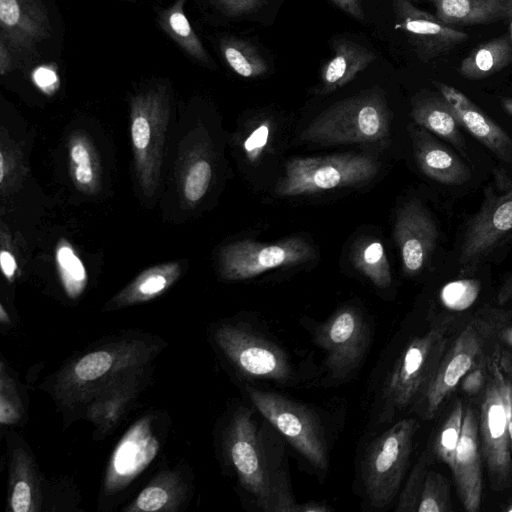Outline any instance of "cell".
I'll return each instance as SVG.
<instances>
[{"label":"cell","mask_w":512,"mask_h":512,"mask_svg":"<svg viewBox=\"0 0 512 512\" xmlns=\"http://www.w3.org/2000/svg\"><path fill=\"white\" fill-rule=\"evenodd\" d=\"M512 406V364L499 346L485 357V382L478 416L479 443L490 485H512L508 422Z\"/></svg>","instance_id":"6da1fadb"},{"label":"cell","mask_w":512,"mask_h":512,"mask_svg":"<svg viewBox=\"0 0 512 512\" xmlns=\"http://www.w3.org/2000/svg\"><path fill=\"white\" fill-rule=\"evenodd\" d=\"M251 409L236 415L228 453L238 478L259 509L267 512H297L284 468L268 455L264 437Z\"/></svg>","instance_id":"7a4b0ae2"},{"label":"cell","mask_w":512,"mask_h":512,"mask_svg":"<svg viewBox=\"0 0 512 512\" xmlns=\"http://www.w3.org/2000/svg\"><path fill=\"white\" fill-rule=\"evenodd\" d=\"M451 327L450 320L435 324L403 349L383 385L384 421L412 410L422 398L449 347Z\"/></svg>","instance_id":"3957f363"},{"label":"cell","mask_w":512,"mask_h":512,"mask_svg":"<svg viewBox=\"0 0 512 512\" xmlns=\"http://www.w3.org/2000/svg\"><path fill=\"white\" fill-rule=\"evenodd\" d=\"M391 114L378 87L331 105L315 117L300 140L321 145L373 143L389 135Z\"/></svg>","instance_id":"277c9868"},{"label":"cell","mask_w":512,"mask_h":512,"mask_svg":"<svg viewBox=\"0 0 512 512\" xmlns=\"http://www.w3.org/2000/svg\"><path fill=\"white\" fill-rule=\"evenodd\" d=\"M418 427L415 418H403L367 446L360 476L365 497L371 506L384 508L397 495L409 465Z\"/></svg>","instance_id":"5b68a950"},{"label":"cell","mask_w":512,"mask_h":512,"mask_svg":"<svg viewBox=\"0 0 512 512\" xmlns=\"http://www.w3.org/2000/svg\"><path fill=\"white\" fill-rule=\"evenodd\" d=\"M378 169V162L367 154L341 153L292 158L285 166L284 176L277 184L275 193L289 197L358 186L372 180Z\"/></svg>","instance_id":"8992f818"},{"label":"cell","mask_w":512,"mask_h":512,"mask_svg":"<svg viewBox=\"0 0 512 512\" xmlns=\"http://www.w3.org/2000/svg\"><path fill=\"white\" fill-rule=\"evenodd\" d=\"M255 409L301 454L315 469L326 471L328 448L319 415L307 405L283 395L247 388Z\"/></svg>","instance_id":"52a82bcc"},{"label":"cell","mask_w":512,"mask_h":512,"mask_svg":"<svg viewBox=\"0 0 512 512\" xmlns=\"http://www.w3.org/2000/svg\"><path fill=\"white\" fill-rule=\"evenodd\" d=\"M495 188H486L480 209L466 225L459 272L471 274L512 231V180L495 171Z\"/></svg>","instance_id":"ba28073f"},{"label":"cell","mask_w":512,"mask_h":512,"mask_svg":"<svg viewBox=\"0 0 512 512\" xmlns=\"http://www.w3.org/2000/svg\"><path fill=\"white\" fill-rule=\"evenodd\" d=\"M492 337L482 315L467 323L447 348L431 384L412 410L425 420L433 419L466 374L482 362Z\"/></svg>","instance_id":"9c48e42d"},{"label":"cell","mask_w":512,"mask_h":512,"mask_svg":"<svg viewBox=\"0 0 512 512\" xmlns=\"http://www.w3.org/2000/svg\"><path fill=\"white\" fill-rule=\"evenodd\" d=\"M313 337L325 353V366L330 376L344 380L363 362L370 346L371 330L359 310L345 306L318 325Z\"/></svg>","instance_id":"30bf717a"},{"label":"cell","mask_w":512,"mask_h":512,"mask_svg":"<svg viewBox=\"0 0 512 512\" xmlns=\"http://www.w3.org/2000/svg\"><path fill=\"white\" fill-rule=\"evenodd\" d=\"M313 256V248L301 237H290L275 243L242 240L222 251L221 263L223 274L228 279L244 280L271 269L307 262Z\"/></svg>","instance_id":"8fae6325"},{"label":"cell","mask_w":512,"mask_h":512,"mask_svg":"<svg viewBox=\"0 0 512 512\" xmlns=\"http://www.w3.org/2000/svg\"><path fill=\"white\" fill-rule=\"evenodd\" d=\"M223 341L237 368L248 378L283 384L292 380L293 366L287 353L252 328H229Z\"/></svg>","instance_id":"7c38bea8"},{"label":"cell","mask_w":512,"mask_h":512,"mask_svg":"<svg viewBox=\"0 0 512 512\" xmlns=\"http://www.w3.org/2000/svg\"><path fill=\"white\" fill-rule=\"evenodd\" d=\"M395 28L403 31L418 58L429 61L468 40V35L441 21L411 0H392Z\"/></svg>","instance_id":"4fadbf2b"},{"label":"cell","mask_w":512,"mask_h":512,"mask_svg":"<svg viewBox=\"0 0 512 512\" xmlns=\"http://www.w3.org/2000/svg\"><path fill=\"white\" fill-rule=\"evenodd\" d=\"M393 236L400 250L404 272L415 275L427 265L438 231L429 211L419 200L413 199L398 210Z\"/></svg>","instance_id":"5bb4252c"},{"label":"cell","mask_w":512,"mask_h":512,"mask_svg":"<svg viewBox=\"0 0 512 512\" xmlns=\"http://www.w3.org/2000/svg\"><path fill=\"white\" fill-rule=\"evenodd\" d=\"M52 32L42 0H0V39L11 51L31 54Z\"/></svg>","instance_id":"9a60e30c"},{"label":"cell","mask_w":512,"mask_h":512,"mask_svg":"<svg viewBox=\"0 0 512 512\" xmlns=\"http://www.w3.org/2000/svg\"><path fill=\"white\" fill-rule=\"evenodd\" d=\"M482 454L478 416L472 406L465 408L462 431L450 468L464 509L477 512L482 503Z\"/></svg>","instance_id":"2e32d148"},{"label":"cell","mask_w":512,"mask_h":512,"mask_svg":"<svg viewBox=\"0 0 512 512\" xmlns=\"http://www.w3.org/2000/svg\"><path fill=\"white\" fill-rule=\"evenodd\" d=\"M440 95L454 111L462 127L499 159L512 161V139L496 122L457 88L436 83Z\"/></svg>","instance_id":"e0dca14e"},{"label":"cell","mask_w":512,"mask_h":512,"mask_svg":"<svg viewBox=\"0 0 512 512\" xmlns=\"http://www.w3.org/2000/svg\"><path fill=\"white\" fill-rule=\"evenodd\" d=\"M417 166L430 179L461 185L471 177L468 166L452 150L421 126H409Z\"/></svg>","instance_id":"ac0fdd59"},{"label":"cell","mask_w":512,"mask_h":512,"mask_svg":"<svg viewBox=\"0 0 512 512\" xmlns=\"http://www.w3.org/2000/svg\"><path fill=\"white\" fill-rule=\"evenodd\" d=\"M333 55L322 65L317 93L327 94L351 82L377 56L367 47L345 37L331 41Z\"/></svg>","instance_id":"d6986e66"},{"label":"cell","mask_w":512,"mask_h":512,"mask_svg":"<svg viewBox=\"0 0 512 512\" xmlns=\"http://www.w3.org/2000/svg\"><path fill=\"white\" fill-rule=\"evenodd\" d=\"M449 26L480 25L512 16V0H429Z\"/></svg>","instance_id":"ffe728a7"},{"label":"cell","mask_w":512,"mask_h":512,"mask_svg":"<svg viewBox=\"0 0 512 512\" xmlns=\"http://www.w3.org/2000/svg\"><path fill=\"white\" fill-rule=\"evenodd\" d=\"M411 117L414 122L451 143L465 153V140L461 124L446 100L440 96H420L412 101Z\"/></svg>","instance_id":"44dd1931"},{"label":"cell","mask_w":512,"mask_h":512,"mask_svg":"<svg viewBox=\"0 0 512 512\" xmlns=\"http://www.w3.org/2000/svg\"><path fill=\"white\" fill-rule=\"evenodd\" d=\"M186 0H175L158 15L162 30L192 59L208 68H215L201 39L193 30L185 12Z\"/></svg>","instance_id":"7402d4cb"},{"label":"cell","mask_w":512,"mask_h":512,"mask_svg":"<svg viewBox=\"0 0 512 512\" xmlns=\"http://www.w3.org/2000/svg\"><path fill=\"white\" fill-rule=\"evenodd\" d=\"M511 61V41L508 36H500L471 51L461 61L459 73L468 79H482L499 72Z\"/></svg>","instance_id":"603a6c76"},{"label":"cell","mask_w":512,"mask_h":512,"mask_svg":"<svg viewBox=\"0 0 512 512\" xmlns=\"http://www.w3.org/2000/svg\"><path fill=\"white\" fill-rule=\"evenodd\" d=\"M219 48L227 65L243 78H257L268 71L263 55L248 40L227 36L221 39Z\"/></svg>","instance_id":"cb8c5ba5"},{"label":"cell","mask_w":512,"mask_h":512,"mask_svg":"<svg viewBox=\"0 0 512 512\" xmlns=\"http://www.w3.org/2000/svg\"><path fill=\"white\" fill-rule=\"evenodd\" d=\"M352 261L356 269L378 288H386L391 284L390 266L381 242H362L354 250Z\"/></svg>","instance_id":"d4e9b609"},{"label":"cell","mask_w":512,"mask_h":512,"mask_svg":"<svg viewBox=\"0 0 512 512\" xmlns=\"http://www.w3.org/2000/svg\"><path fill=\"white\" fill-rule=\"evenodd\" d=\"M464 412L462 401L457 399L442 423L434 442L433 449L436 456L450 468L460 439Z\"/></svg>","instance_id":"484cf974"},{"label":"cell","mask_w":512,"mask_h":512,"mask_svg":"<svg viewBox=\"0 0 512 512\" xmlns=\"http://www.w3.org/2000/svg\"><path fill=\"white\" fill-rule=\"evenodd\" d=\"M452 509L450 485L441 473L428 470L417 512H448Z\"/></svg>","instance_id":"4316f807"},{"label":"cell","mask_w":512,"mask_h":512,"mask_svg":"<svg viewBox=\"0 0 512 512\" xmlns=\"http://www.w3.org/2000/svg\"><path fill=\"white\" fill-rule=\"evenodd\" d=\"M430 458L431 456L425 451L415 463L399 496L395 507L397 512L417 511L425 476L429 470Z\"/></svg>","instance_id":"83f0119b"},{"label":"cell","mask_w":512,"mask_h":512,"mask_svg":"<svg viewBox=\"0 0 512 512\" xmlns=\"http://www.w3.org/2000/svg\"><path fill=\"white\" fill-rule=\"evenodd\" d=\"M57 262L69 290H73L74 287L85 280V268L68 245H62L58 248Z\"/></svg>","instance_id":"f1b7e54d"},{"label":"cell","mask_w":512,"mask_h":512,"mask_svg":"<svg viewBox=\"0 0 512 512\" xmlns=\"http://www.w3.org/2000/svg\"><path fill=\"white\" fill-rule=\"evenodd\" d=\"M211 167L205 160L197 161L186 177L184 192L188 200L198 201L207 191L211 179Z\"/></svg>","instance_id":"f546056e"},{"label":"cell","mask_w":512,"mask_h":512,"mask_svg":"<svg viewBox=\"0 0 512 512\" xmlns=\"http://www.w3.org/2000/svg\"><path fill=\"white\" fill-rule=\"evenodd\" d=\"M112 365V356L105 351L87 354L76 365L78 378L90 381L105 374Z\"/></svg>","instance_id":"4dcf8cb0"},{"label":"cell","mask_w":512,"mask_h":512,"mask_svg":"<svg viewBox=\"0 0 512 512\" xmlns=\"http://www.w3.org/2000/svg\"><path fill=\"white\" fill-rule=\"evenodd\" d=\"M478 291V283L474 280H458L446 285L442 290V297L449 303L465 304L474 299Z\"/></svg>","instance_id":"1f68e13d"},{"label":"cell","mask_w":512,"mask_h":512,"mask_svg":"<svg viewBox=\"0 0 512 512\" xmlns=\"http://www.w3.org/2000/svg\"><path fill=\"white\" fill-rule=\"evenodd\" d=\"M267 0H212L215 8L224 16L238 18L259 9Z\"/></svg>","instance_id":"d6a6232c"},{"label":"cell","mask_w":512,"mask_h":512,"mask_svg":"<svg viewBox=\"0 0 512 512\" xmlns=\"http://www.w3.org/2000/svg\"><path fill=\"white\" fill-rule=\"evenodd\" d=\"M270 135V125L265 122L259 125L253 132L248 136L244 142V150L251 162L261 154L264 147L267 145L268 138Z\"/></svg>","instance_id":"836d02e7"},{"label":"cell","mask_w":512,"mask_h":512,"mask_svg":"<svg viewBox=\"0 0 512 512\" xmlns=\"http://www.w3.org/2000/svg\"><path fill=\"white\" fill-rule=\"evenodd\" d=\"M71 158L77 164L76 179L81 184H88L92 181L93 173L90 166L89 153L82 144H75L71 148Z\"/></svg>","instance_id":"e575fe53"},{"label":"cell","mask_w":512,"mask_h":512,"mask_svg":"<svg viewBox=\"0 0 512 512\" xmlns=\"http://www.w3.org/2000/svg\"><path fill=\"white\" fill-rule=\"evenodd\" d=\"M168 499V495L160 487H148L144 489L137 500V505L144 511H156L163 507Z\"/></svg>","instance_id":"d590c367"},{"label":"cell","mask_w":512,"mask_h":512,"mask_svg":"<svg viewBox=\"0 0 512 512\" xmlns=\"http://www.w3.org/2000/svg\"><path fill=\"white\" fill-rule=\"evenodd\" d=\"M131 133L133 144L137 149L143 150L148 146L150 142L151 129L149 121L145 115L140 114L134 118Z\"/></svg>","instance_id":"8d00e7d4"},{"label":"cell","mask_w":512,"mask_h":512,"mask_svg":"<svg viewBox=\"0 0 512 512\" xmlns=\"http://www.w3.org/2000/svg\"><path fill=\"white\" fill-rule=\"evenodd\" d=\"M12 508L15 512H27L31 504V491L29 485L24 481L16 483L12 498Z\"/></svg>","instance_id":"74e56055"},{"label":"cell","mask_w":512,"mask_h":512,"mask_svg":"<svg viewBox=\"0 0 512 512\" xmlns=\"http://www.w3.org/2000/svg\"><path fill=\"white\" fill-rule=\"evenodd\" d=\"M33 79L38 87L45 92L55 90L58 83L56 72L48 66H40L33 73Z\"/></svg>","instance_id":"f35d334b"},{"label":"cell","mask_w":512,"mask_h":512,"mask_svg":"<svg viewBox=\"0 0 512 512\" xmlns=\"http://www.w3.org/2000/svg\"><path fill=\"white\" fill-rule=\"evenodd\" d=\"M332 3L353 19L364 23L366 14L361 0H331Z\"/></svg>","instance_id":"ab89813d"},{"label":"cell","mask_w":512,"mask_h":512,"mask_svg":"<svg viewBox=\"0 0 512 512\" xmlns=\"http://www.w3.org/2000/svg\"><path fill=\"white\" fill-rule=\"evenodd\" d=\"M166 285V279L161 275L147 278L139 287L143 294H154L161 291Z\"/></svg>","instance_id":"60d3db41"},{"label":"cell","mask_w":512,"mask_h":512,"mask_svg":"<svg viewBox=\"0 0 512 512\" xmlns=\"http://www.w3.org/2000/svg\"><path fill=\"white\" fill-rule=\"evenodd\" d=\"M13 52L9 46L0 39V73L6 74L13 66Z\"/></svg>","instance_id":"b9f144b4"},{"label":"cell","mask_w":512,"mask_h":512,"mask_svg":"<svg viewBox=\"0 0 512 512\" xmlns=\"http://www.w3.org/2000/svg\"><path fill=\"white\" fill-rule=\"evenodd\" d=\"M510 301H512V272L501 284L497 294L498 304L504 305Z\"/></svg>","instance_id":"7bdbcfd3"},{"label":"cell","mask_w":512,"mask_h":512,"mask_svg":"<svg viewBox=\"0 0 512 512\" xmlns=\"http://www.w3.org/2000/svg\"><path fill=\"white\" fill-rule=\"evenodd\" d=\"M0 263L5 276L8 278L12 277L16 270V262L14 257L9 252L2 251L0 254Z\"/></svg>","instance_id":"ee69618b"},{"label":"cell","mask_w":512,"mask_h":512,"mask_svg":"<svg viewBox=\"0 0 512 512\" xmlns=\"http://www.w3.org/2000/svg\"><path fill=\"white\" fill-rule=\"evenodd\" d=\"M330 508L324 504L309 502L304 504H299L298 511L300 512H325L329 511Z\"/></svg>","instance_id":"f6af8a7d"},{"label":"cell","mask_w":512,"mask_h":512,"mask_svg":"<svg viewBox=\"0 0 512 512\" xmlns=\"http://www.w3.org/2000/svg\"><path fill=\"white\" fill-rule=\"evenodd\" d=\"M508 437H509V450H510L511 471H512V406H511L509 422H508Z\"/></svg>","instance_id":"bcb514c9"},{"label":"cell","mask_w":512,"mask_h":512,"mask_svg":"<svg viewBox=\"0 0 512 512\" xmlns=\"http://www.w3.org/2000/svg\"><path fill=\"white\" fill-rule=\"evenodd\" d=\"M502 108L512 116V98L503 97L500 100Z\"/></svg>","instance_id":"7dc6e473"},{"label":"cell","mask_w":512,"mask_h":512,"mask_svg":"<svg viewBox=\"0 0 512 512\" xmlns=\"http://www.w3.org/2000/svg\"><path fill=\"white\" fill-rule=\"evenodd\" d=\"M4 158L3 154H0V181L3 182L4 179Z\"/></svg>","instance_id":"c3c4849f"}]
</instances>
